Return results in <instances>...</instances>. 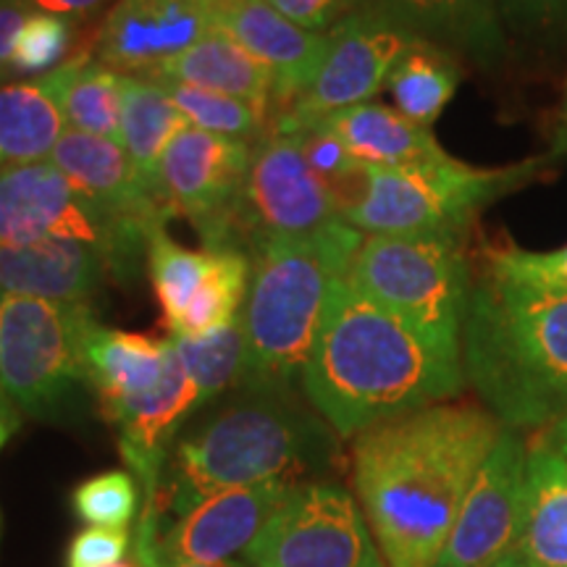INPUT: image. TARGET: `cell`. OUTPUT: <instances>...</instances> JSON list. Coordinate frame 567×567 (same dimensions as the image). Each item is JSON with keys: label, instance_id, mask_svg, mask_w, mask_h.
I'll use <instances>...</instances> for the list:
<instances>
[{"label": "cell", "instance_id": "obj_9", "mask_svg": "<svg viewBox=\"0 0 567 567\" xmlns=\"http://www.w3.org/2000/svg\"><path fill=\"white\" fill-rule=\"evenodd\" d=\"M82 243L109 255L116 276L137 266L151 239L111 221L51 161L0 166V245Z\"/></svg>", "mask_w": 567, "mask_h": 567}, {"label": "cell", "instance_id": "obj_14", "mask_svg": "<svg viewBox=\"0 0 567 567\" xmlns=\"http://www.w3.org/2000/svg\"><path fill=\"white\" fill-rule=\"evenodd\" d=\"M417 34L379 9L352 11L334 30L326 32V55L308 92L295 101V118H313L323 113L371 103L386 87L389 74Z\"/></svg>", "mask_w": 567, "mask_h": 567}, {"label": "cell", "instance_id": "obj_23", "mask_svg": "<svg viewBox=\"0 0 567 567\" xmlns=\"http://www.w3.org/2000/svg\"><path fill=\"white\" fill-rule=\"evenodd\" d=\"M513 549L528 567H567V457L547 439L528 446L526 505Z\"/></svg>", "mask_w": 567, "mask_h": 567}, {"label": "cell", "instance_id": "obj_22", "mask_svg": "<svg viewBox=\"0 0 567 567\" xmlns=\"http://www.w3.org/2000/svg\"><path fill=\"white\" fill-rule=\"evenodd\" d=\"M373 9L389 13L417 38L467 55L481 66H494L507 53L496 0H375Z\"/></svg>", "mask_w": 567, "mask_h": 567}, {"label": "cell", "instance_id": "obj_33", "mask_svg": "<svg viewBox=\"0 0 567 567\" xmlns=\"http://www.w3.org/2000/svg\"><path fill=\"white\" fill-rule=\"evenodd\" d=\"M484 274L536 295L567 297V243L557 250H523L515 243L484 247Z\"/></svg>", "mask_w": 567, "mask_h": 567}, {"label": "cell", "instance_id": "obj_31", "mask_svg": "<svg viewBox=\"0 0 567 567\" xmlns=\"http://www.w3.org/2000/svg\"><path fill=\"white\" fill-rule=\"evenodd\" d=\"M184 368L197 389V402H208L239 386L245 368L243 318L205 337H172Z\"/></svg>", "mask_w": 567, "mask_h": 567}, {"label": "cell", "instance_id": "obj_28", "mask_svg": "<svg viewBox=\"0 0 567 567\" xmlns=\"http://www.w3.org/2000/svg\"><path fill=\"white\" fill-rule=\"evenodd\" d=\"M463 80L457 55L436 42L415 38L413 45L394 63L386 80L394 109L421 126H434L452 103Z\"/></svg>", "mask_w": 567, "mask_h": 567}, {"label": "cell", "instance_id": "obj_1", "mask_svg": "<svg viewBox=\"0 0 567 567\" xmlns=\"http://www.w3.org/2000/svg\"><path fill=\"white\" fill-rule=\"evenodd\" d=\"M502 434L486 408L439 402L354 436V496L386 567H434Z\"/></svg>", "mask_w": 567, "mask_h": 567}, {"label": "cell", "instance_id": "obj_46", "mask_svg": "<svg viewBox=\"0 0 567 567\" xmlns=\"http://www.w3.org/2000/svg\"><path fill=\"white\" fill-rule=\"evenodd\" d=\"M109 567H142L137 559H122V563H116V565H109Z\"/></svg>", "mask_w": 567, "mask_h": 567}, {"label": "cell", "instance_id": "obj_7", "mask_svg": "<svg viewBox=\"0 0 567 567\" xmlns=\"http://www.w3.org/2000/svg\"><path fill=\"white\" fill-rule=\"evenodd\" d=\"M347 281L444 350L460 354L473 274L463 237L365 234Z\"/></svg>", "mask_w": 567, "mask_h": 567}, {"label": "cell", "instance_id": "obj_35", "mask_svg": "<svg viewBox=\"0 0 567 567\" xmlns=\"http://www.w3.org/2000/svg\"><path fill=\"white\" fill-rule=\"evenodd\" d=\"M71 38L69 19L32 11L17 34L11 53V74H45L66 53Z\"/></svg>", "mask_w": 567, "mask_h": 567}, {"label": "cell", "instance_id": "obj_18", "mask_svg": "<svg viewBox=\"0 0 567 567\" xmlns=\"http://www.w3.org/2000/svg\"><path fill=\"white\" fill-rule=\"evenodd\" d=\"M216 30L237 40L271 74L279 109L308 92L326 55V34L308 32L266 0H218Z\"/></svg>", "mask_w": 567, "mask_h": 567}, {"label": "cell", "instance_id": "obj_3", "mask_svg": "<svg viewBox=\"0 0 567 567\" xmlns=\"http://www.w3.org/2000/svg\"><path fill=\"white\" fill-rule=\"evenodd\" d=\"M465 381L509 431L567 415V297L473 279L460 334Z\"/></svg>", "mask_w": 567, "mask_h": 567}, {"label": "cell", "instance_id": "obj_13", "mask_svg": "<svg viewBox=\"0 0 567 567\" xmlns=\"http://www.w3.org/2000/svg\"><path fill=\"white\" fill-rule=\"evenodd\" d=\"M292 488L295 481L224 488L182 513L163 536L155 517H142L134 547L137 563L142 567L226 563L237 551H247Z\"/></svg>", "mask_w": 567, "mask_h": 567}, {"label": "cell", "instance_id": "obj_24", "mask_svg": "<svg viewBox=\"0 0 567 567\" xmlns=\"http://www.w3.org/2000/svg\"><path fill=\"white\" fill-rule=\"evenodd\" d=\"M142 76L221 92V95H231L258 105V109L271 113V116L276 105H279L271 74L237 40H231L229 34L218 30L210 32L208 38L197 42L189 51H184L182 55H176V59Z\"/></svg>", "mask_w": 567, "mask_h": 567}, {"label": "cell", "instance_id": "obj_10", "mask_svg": "<svg viewBox=\"0 0 567 567\" xmlns=\"http://www.w3.org/2000/svg\"><path fill=\"white\" fill-rule=\"evenodd\" d=\"M245 557L250 567H386L358 496L326 481L295 484Z\"/></svg>", "mask_w": 567, "mask_h": 567}, {"label": "cell", "instance_id": "obj_21", "mask_svg": "<svg viewBox=\"0 0 567 567\" xmlns=\"http://www.w3.org/2000/svg\"><path fill=\"white\" fill-rule=\"evenodd\" d=\"M174 342L97 323L87 339L90 386L103 415L122 413L126 405L153 392L172 365Z\"/></svg>", "mask_w": 567, "mask_h": 567}, {"label": "cell", "instance_id": "obj_43", "mask_svg": "<svg viewBox=\"0 0 567 567\" xmlns=\"http://www.w3.org/2000/svg\"><path fill=\"white\" fill-rule=\"evenodd\" d=\"M547 442H549V446H555L559 455L567 457V415L559 423L551 425L549 434H547Z\"/></svg>", "mask_w": 567, "mask_h": 567}, {"label": "cell", "instance_id": "obj_34", "mask_svg": "<svg viewBox=\"0 0 567 567\" xmlns=\"http://www.w3.org/2000/svg\"><path fill=\"white\" fill-rule=\"evenodd\" d=\"M74 513L95 528H130L140 507V486L130 471H105L74 488Z\"/></svg>", "mask_w": 567, "mask_h": 567}, {"label": "cell", "instance_id": "obj_40", "mask_svg": "<svg viewBox=\"0 0 567 567\" xmlns=\"http://www.w3.org/2000/svg\"><path fill=\"white\" fill-rule=\"evenodd\" d=\"M30 11L38 13H55L63 19H80L90 17V13L101 11L109 0H19Z\"/></svg>", "mask_w": 567, "mask_h": 567}, {"label": "cell", "instance_id": "obj_11", "mask_svg": "<svg viewBox=\"0 0 567 567\" xmlns=\"http://www.w3.org/2000/svg\"><path fill=\"white\" fill-rule=\"evenodd\" d=\"M342 218V200L305 158L292 132L274 130L252 145L237 205V247L252 255L268 243L300 239Z\"/></svg>", "mask_w": 567, "mask_h": 567}, {"label": "cell", "instance_id": "obj_17", "mask_svg": "<svg viewBox=\"0 0 567 567\" xmlns=\"http://www.w3.org/2000/svg\"><path fill=\"white\" fill-rule=\"evenodd\" d=\"M51 163L97 210L124 229L151 239V234L172 218V210L147 193L122 142L66 130Z\"/></svg>", "mask_w": 567, "mask_h": 567}, {"label": "cell", "instance_id": "obj_6", "mask_svg": "<svg viewBox=\"0 0 567 567\" xmlns=\"http://www.w3.org/2000/svg\"><path fill=\"white\" fill-rule=\"evenodd\" d=\"M551 158L478 168L446 155L413 166H365L363 184L342 218L363 234H446L465 237L486 205L544 174Z\"/></svg>", "mask_w": 567, "mask_h": 567}, {"label": "cell", "instance_id": "obj_36", "mask_svg": "<svg viewBox=\"0 0 567 567\" xmlns=\"http://www.w3.org/2000/svg\"><path fill=\"white\" fill-rule=\"evenodd\" d=\"M505 38L528 45H559L567 40V0H496Z\"/></svg>", "mask_w": 567, "mask_h": 567}, {"label": "cell", "instance_id": "obj_41", "mask_svg": "<svg viewBox=\"0 0 567 567\" xmlns=\"http://www.w3.org/2000/svg\"><path fill=\"white\" fill-rule=\"evenodd\" d=\"M565 155H567V84H565L563 109H559V116L555 124V137H551L549 158H565Z\"/></svg>", "mask_w": 567, "mask_h": 567}, {"label": "cell", "instance_id": "obj_12", "mask_svg": "<svg viewBox=\"0 0 567 567\" xmlns=\"http://www.w3.org/2000/svg\"><path fill=\"white\" fill-rule=\"evenodd\" d=\"M252 145L187 126L161 161V195L172 216L200 231L205 250H239L237 205L250 168Z\"/></svg>", "mask_w": 567, "mask_h": 567}, {"label": "cell", "instance_id": "obj_8", "mask_svg": "<svg viewBox=\"0 0 567 567\" xmlns=\"http://www.w3.org/2000/svg\"><path fill=\"white\" fill-rule=\"evenodd\" d=\"M92 305L3 295L0 300V392L19 413L59 421L92 392L87 339Z\"/></svg>", "mask_w": 567, "mask_h": 567}, {"label": "cell", "instance_id": "obj_29", "mask_svg": "<svg viewBox=\"0 0 567 567\" xmlns=\"http://www.w3.org/2000/svg\"><path fill=\"white\" fill-rule=\"evenodd\" d=\"M216 260L208 279L197 289V295L184 310L179 323L172 329V337H205L237 321L250 289L252 260L239 250H213Z\"/></svg>", "mask_w": 567, "mask_h": 567}, {"label": "cell", "instance_id": "obj_25", "mask_svg": "<svg viewBox=\"0 0 567 567\" xmlns=\"http://www.w3.org/2000/svg\"><path fill=\"white\" fill-rule=\"evenodd\" d=\"M66 130L48 71L34 80L0 84V166L51 161Z\"/></svg>", "mask_w": 567, "mask_h": 567}, {"label": "cell", "instance_id": "obj_16", "mask_svg": "<svg viewBox=\"0 0 567 567\" xmlns=\"http://www.w3.org/2000/svg\"><path fill=\"white\" fill-rule=\"evenodd\" d=\"M218 0H116L97 32L95 55L142 76L216 32Z\"/></svg>", "mask_w": 567, "mask_h": 567}, {"label": "cell", "instance_id": "obj_4", "mask_svg": "<svg viewBox=\"0 0 567 567\" xmlns=\"http://www.w3.org/2000/svg\"><path fill=\"white\" fill-rule=\"evenodd\" d=\"M365 234L344 218L255 252L243 305L245 368L239 386L284 389L302 381L331 292L350 271Z\"/></svg>", "mask_w": 567, "mask_h": 567}, {"label": "cell", "instance_id": "obj_26", "mask_svg": "<svg viewBox=\"0 0 567 567\" xmlns=\"http://www.w3.org/2000/svg\"><path fill=\"white\" fill-rule=\"evenodd\" d=\"M187 126V118L176 109L161 82L124 74L122 147L137 168L147 193L158 197L161 203V161L176 134Z\"/></svg>", "mask_w": 567, "mask_h": 567}, {"label": "cell", "instance_id": "obj_39", "mask_svg": "<svg viewBox=\"0 0 567 567\" xmlns=\"http://www.w3.org/2000/svg\"><path fill=\"white\" fill-rule=\"evenodd\" d=\"M30 13L32 11L19 0H0V84H6V76H11L13 42Z\"/></svg>", "mask_w": 567, "mask_h": 567}, {"label": "cell", "instance_id": "obj_30", "mask_svg": "<svg viewBox=\"0 0 567 567\" xmlns=\"http://www.w3.org/2000/svg\"><path fill=\"white\" fill-rule=\"evenodd\" d=\"M216 252L213 250H187L168 237L166 229L151 234L147 243V271H151L153 292L158 297L163 321L168 331L179 323L184 310L189 308L197 289L208 279Z\"/></svg>", "mask_w": 567, "mask_h": 567}, {"label": "cell", "instance_id": "obj_42", "mask_svg": "<svg viewBox=\"0 0 567 567\" xmlns=\"http://www.w3.org/2000/svg\"><path fill=\"white\" fill-rule=\"evenodd\" d=\"M17 425H19V410L13 408L3 394H0V452H3L6 442H9L13 431H17Z\"/></svg>", "mask_w": 567, "mask_h": 567}, {"label": "cell", "instance_id": "obj_47", "mask_svg": "<svg viewBox=\"0 0 567 567\" xmlns=\"http://www.w3.org/2000/svg\"><path fill=\"white\" fill-rule=\"evenodd\" d=\"M0 300H3V292H0ZM0 394H3V392H0ZM6 396V394H3Z\"/></svg>", "mask_w": 567, "mask_h": 567}, {"label": "cell", "instance_id": "obj_45", "mask_svg": "<svg viewBox=\"0 0 567 567\" xmlns=\"http://www.w3.org/2000/svg\"><path fill=\"white\" fill-rule=\"evenodd\" d=\"M153 567H245V565H237V563H210V565H153Z\"/></svg>", "mask_w": 567, "mask_h": 567}, {"label": "cell", "instance_id": "obj_15", "mask_svg": "<svg viewBox=\"0 0 567 567\" xmlns=\"http://www.w3.org/2000/svg\"><path fill=\"white\" fill-rule=\"evenodd\" d=\"M528 444L505 429L481 465L434 567H486L515 547L526 505Z\"/></svg>", "mask_w": 567, "mask_h": 567}, {"label": "cell", "instance_id": "obj_37", "mask_svg": "<svg viewBox=\"0 0 567 567\" xmlns=\"http://www.w3.org/2000/svg\"><path fill=\"white\" fill-rule=\"evenodd\" d=\"M130 549L126 528H95L80 530L69 544L66 567H109L122 563Z\"/></svg>", "mask_w": 567, "mask_h": 567}, {"label": "cell", "instance_id": "obj_5", "mask_svg": "<svg viewBox=\"0 0 567 567\" xmlns=\"http://www.w3.org/2000/svg\"><path fill=\"white\" fill-rule=\"evenodd\" d=\"M168 455V507L187 513L205 496L234 486L295 481L318 446V423L284 389H245Z\"/></svg>", "mask_w": 567, "mask_h": 567}, {"label": "cell", "instance_id": "obj_32", "mask_svg": "<svg viewBox=\"0 0 567 567\" xmlns=\"http://www.w3.org/2000/svg\"><path fill=\"white\" fill-rule=\"evenodd\" d=\"M155 82H161L163 87H166L176 109L184 113L187 124L195 126V130L221 134V137L243 142H258L271 132L274 116L264 109H258V105L239 101V97L231 95H221V92L193 87V84L168 80Z\"/></svg>", "mask_w": 567, "mask_h": 567}, {"label": "cell", "instance_id": "obj_2", "mask_svg": "<svg viewBox=\"0 0 567 567\" xmlns=\"http://www.w3.org/2000/svg\"><path fill=\"white\" fill-rule=\"evenodd\" d=\"M302 389L339 436L450 402L467 384L463 358L423 337L347 281L331 292Z\"/></svg>", "mask_w": 567, "mask_h": 567}, {"label": "cell", "instance_id": "obj_19", "mask_svg": "<svg viewBox=\"0 0 567 567\" xmlns=\"http://www.w3.org/2000/svg\"><path fill=\"white\" fill-rule=\"evenodd\" d=\"M111 274L116 276L109 255L82 243L42 239L27 245H0L3 295L92 305Z\"/></svg>", "mask_w": 567, "mask_h": 567}, {"label": "cell", "instance_id": "obj_44", "mask_svg": "<svg viewBox=\"0 0 567 567\" xmlns=\"http://www.w3.org/2000/svg\"><path fill=\"white\" fill-rule=\"evenodd\" d=\"M486 567H528V565L523 563L520 555H517L515 549H509L507 555H502L499 559H494V563H488Z\"/></svg>", "mask_w": 567, "mask_h": 567}, {"label": "cell", "instance_id": "obj_27", "mask_svg": "<svg viewBox=\"0 0 567 567\" xmlns=\"http://www.w3.org/2000/svg\"><path fill=\"white\" fill-rule=\"evenodd\" d=\"M48 74L53 80L69 130L122 142V71L105 66L103 61L82 53L59 63Z\"/></svg>", "mask_w": 567, "mask_h": 567}, {"label": "cell", "instance_id": "obj_38", "mask_svg": "<svg viewBox=\"0 0 567 567\" xmlns=\"http://www.w3.org/2000/svg\"><path fill=\"white\" fill-rule=\"evenodd\" d=\"M266 3L302 30L326 34L344 17H350L360 0H266Z\"/></svg>", "mask_w": 567, "mask_h": 567}, {"label": "cell", "instance_id": "obj_20", "mask_svg": "<svg viewBox=\"0 0 567 567\" xmlns=\"http://www.w3.org/2000/svg\"><path fill=\"white\" fill-rule=\"evenodd\" d=\"M276 116L295 118L289 113H276ZM313 118L323 126H329L363 168L413 166V163L442 161L450 155L439 145V140L429 126L410 122L396 109H389V105L373 101L323 113V116ZM295 122H310V118H295Z\"/></svg>", "mask_w": 567, "mask_h": 567}]
</instances>
